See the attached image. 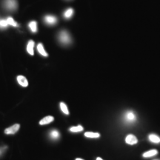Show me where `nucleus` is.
<instances>
[{"instance_id":"obj_13","label":"nucleus","mask_w":160,"mask_h":160,"mask_svg":"<svg viewBox=\"0 0 160 160\" xmlns=\"http://www.w3.org/2000/svg\"><path fill=\"white\" fill-rule=\"evenodd\" d=\"M85 137L91 139H97L100 137V134L99 133H94V132H86L85 133Z\"/></svg>"},{"instance_id":"obj_24","label":"nucleus","mask_w":160,"mask_h":160,"mask_svg":"<svg viewBox=\"0 0 160 160\" xmlns=\"http://www.w3.org/2000/svg\"><path fill=\"white\" fill-rule=\"evenodd\" d=\"M155 160H159V159H155Z\"/></svg>"},{"instance_id":"obj_12","label":"nucleus","mask_w":160,"mask_h":160,"mask_svg":"<svg viewBox=\"0 0 160 160\" xmlns=\"http://www.w3.org/2000/svg\"><path fill=\"white\" fill-rule=\"evenodd\" d=\"M37 50H38V52L41 54L42 56H43V57H47L48 54V53L45 51V49H44V47H43V45L42 43H39L37 45Z\"/></svg>"},{"instance_id":"obj_22","label":"nucleus","mask_w":160,"mask_h":160,"mask_svg":"<svg viewBox=\"0 0 160 160\" xmlns=\"http://www.w3.org/2000/svg\"><path fill=\"white\" fill-rule=\"evenodd\" d=\"M97 160H103V159H102V158H100V157H98V158H97Z\"/></svg>"},{"instance_id":"obj_3","label":"nucleus","mask_w":160,"mask_h":160,"mask_svg":"<svg viewBox=\"0 0 160 160\" xmlns=\"http://www.w3.org/2000/svg\"><path fill=\"white\" fill-rule=\"evenodd\" d=\"M3 5L9 11H15L17 9V0H4Z\"/></svg>"},{"instance_id":"obj_4","label":"nucleus","mask_w":160,"mask_h":160,"mask_svg":"<svg viewBox=\"0 0 160 160\" xmlns=\"http://www.w3.org/2000/svg\"><path fill=\"white\" fill-rule=\"evenodd\" d=\"M20 125L19 124H15V125H12L11 127L8 128L5 130V133L7 135H11V134H14V133L18 132L19 130Z\"/></svg>"},{"instance_id":"obj_21","label":"nucleus","mask_w":160,"mask_h":160,"mask_svg":"<svg viewBox=\"0 0 160 160\" xmlns=\"http://www.w3.org/2000/svg\"><path fill=\"white\" fill-rule=\"evenodd\" d=\"M3 151H4V149H2V148H0V155H1Z\"/></svg>"},{"instance_id":"obj_15","label":"nucleus","mask_w":160,"mask_h":160,"mask_svg":"<svg viewBox=\"0 0 160 160\" xmlns=\"http://www.w3.org/2000/svg\"><path fill=\"white\" fill-rule=\"evenodd\" d=\"M29 28L31 29V31L33 32V33H37V22L35 21H32L29 23Z\"/></svg>"},{"instance_id":"obj_16","label":"nucleus","mask_w":160,"mask_h":160,"mask_svg":"<svg viewBox=\"0 0 160 160\" xmlns=\"http://www.w3.org/2000/svg\"><path fill=\"white\" fill-rule=\"evenodd\" d=\"M83 127L82 125H78V126H74V127H71V128L69 129V131L72 132V133H79V132H81L83 131Z\"/></svg>"},{"instance_id":"obj_1","label":"nucleus","mask_w":160,"mask_h":160,"mask_svg":"<svg viewBox=\"0 0 160 160\" xmlns=\"http://www.w3.org/2000/svg\"><path fill=\"white\" fill-rule=\"evenodd\" d=\"M122 120L126 125H133L137 120V113L131 110L125 111L122 116Z\"/></svg>"},{"instance_id":"obj_19","label":"nucleus","mask_w":160,"mask_h":160,"mask_svg":"<svg viewBox=\"0 0 160 160\" xmlns=\"http://www.w3.org/2000/svg\"><path fill=\"white\" fill-rule=\"evenodd\" d=\"M7 21H8V25H11V26H13V27H17L18 26V24L16 22L13 20V19L12 17H8L7 19Z\"/></svg>"},{"instance_id":"obj_11","label":"nucleus","mask_w":160,"mask_h":160,"mask_svg":"<svg viewBox=\"0 0 160 160\" xmlns=\"http://www.w3.org/2000/svg\"><path fill=\"white\" fill-rule=\"evenodd\" d=\"M158 153V151L157 150H151V151L145 152V153H143L142 157L144 158H150V157H153L156 156Z\"/></svg>"},{"instance_id":"obj_14","label":"nucleus","mask_w":160,"mask_h":160,"mask_svg":"<svg viewBox=\"0 0 160 160\" xmlns=\"http://www.w3.org/2000/svg\"><path fill=\"white\" fill-rule=\"evenodd\" d=\"M49 136L52 139L57 140L59 138L60 133H59V131H57V130H53V131H51L49 133Z\"/></svg>"},{"instance_id":"obj_9","label":"nucleus","mask_w":160,"mask_h":160,"mask_svg":"<svg viewBox=\"0 0 160 160\" xmlns=\"http://www.w3.org/2000/svg\"><path fill=\"white\" fill-rule=\"evenodd\" d=\"M148 140L154 144H159L160 142V137L154 133H151L148 136Z\"/></svg>"},{"instance_id":"obj_17","label":"nucleus","mask_w":160,"mask_h":160,"mask_svg":"<svg viewBox=\"0 0 160 160\" xmlns=\"http://www.w3.org/2000/svg\"><path fill=\"white\" fill-rule=\"evenodd\" d=\"M60 109L62 111V113L65 115H69V111L68 109L67 105H66L65 103L64 102H60Z\"/></svg>"},{"instance_id":"obj_10","label":"nucleus","mask_w":160,"mask_h":160,"mask_svg":"<svg viewBox=\"0 0 160 160\" xmlns=\"http://www.w3.org/2000/svg\"><path fill=\"white\" fill-rule=\"evenodd\" d=\"M33 47H34V42L33 40H30L28 43L27 45V51L30 55L33 56L34 54V51H33Z\"/></svg>"},{"instance_id":"obj_8","label":"nucleus","mask_w":160,"mask_h":160,"mask_svg":"<svg viewBox=\"0 0 160 160\" xmlns=\"http://www.w3.org/2000/svg\"><path fill=\"white\" fill-rule=\"evenodd\" d=\"M54 120V118L53 117H51V116H48V117H44L41 121L39 122V125H48V124H50L51 122Z\"/></svg>"},{"instance_id":"obj_7","label":"nucleus","mask_w":160,"mask_h":160,"mask_svg":"<svg viewBox=\"0 0 160 160\" xmlns=\"http://www.w3.org/2000/svg\"><path fill=\"white\" fill-rule=\"evenodd\" d=\"M17 80L18 83H19L22 87L25 88L28 85V82L27 79H26L25 77H23V76H18L17 77Z\"/></svg>"},{"instance_id":"obj_23","label":"nucleus","mask_w":160,"mask_h":160,"mask_svg":"<svg viewBox=\"0 0 160 160\" xmlns=\"http://www.w3.org/2000/svg\"><path fill=\"white\" fill-rule=\"evenodd\" d=\"M76 160H84V159H80V158H77V159H76Z\"/></svg>"},{"instance_id":"obj_6","label":"nucleus","mask_w":160,"mask_h":160,"mask_svg":"<svg viewBox=\"0 0 160 160\" xmlns=\"http://www.w3.org/2000/svg\"><path fill=\"white\" fill-rule=\"evenodd\" d=\"M57 18L54 17V16H51V15H48L45 17V22L46 24L50 25H53L57 24Z\"/></svg>"},{"instance_id":"obj_2","label":"nucleus","mask_w":160,"mask_h":160,"mask_svg":"<svg viewBox=\"0 0 160 160\" xmlns=\"http://www.w3.org/2000/svg\"><path fill=\"white\" fill-rule=\"evenodd\" d=\"M58 38H59V42L62 44L63 45H68L71 43V36H70L68 32L66 31H60Z\"/></svg>"},{"instance_id":"obj_5","label":"nucleus","mask_w":160,"mask_h":160,"mask_svg":"<svg viewBox=\"0 0 160 160\" xmlns=\"http://www.w3.org/2000/svg\"><path fill=\"white\" fill-rule=\"evenodd\" d=\"M125 142L128 145H136L138 142V139L137 137H135L134 135L133 134H129L125 138Z\"/></svg>"},{"instance_id":"obj_20","label":"nucleus","mask_w":160,"mask_h":160,"mask_svg":"<svg viewBox=\"0 0 160 160\" xmlns=\"http://www.w3.org/2000/svg\"><path fill=\"white\" fill-rule=\"evenodd\" d=\"M8 23L7 19L0 20V28H5L8 27Z\"/></svg>"},{"instance_id":"obj_18","label":"nucleus","mask_w":160,"mask_h":160,"mask_svg":"<svg viewBox=\"0 0 160 160\" xmlns=\"http://www.w3.org/2000/svg\"><path fill=\"white\" fill-rule=\"evenodd\" d=\"M73 14V10L72 8H68L67 9L64 13V17L65 19H70V18L72 17V16Z\"/></svg>"}]
</instances>
